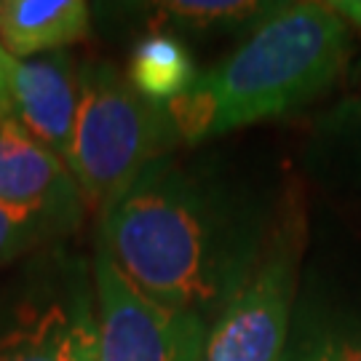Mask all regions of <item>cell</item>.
<instances>
[{"mask_svg":"<svg viewBox=\"0 0 361 361\" xmlns=\"http://www.w3.org/2000/svg\"><path fill=\"white\" fill-rule=\"evenodd\" d=\"M281 209L219 164L169 153L102 209L97 244L145 295L214 324L268 252Z\"/></svg>","mask_w":361,"mask_h":361,"instance_id":"6da1fadb","label":"cell"},{"mask_svg":"<svg viewBox=\"0 0 361 361\" xmlns=\"http://www.w3.org/2000/svg\"><path fill=\"white\" fill-rule=\"evenodd\" d=\"M350 56L348 22L329 3H276L244 43L166 107L180 142L195 145L281 118L322 97Z\"/></svg>","mask_w":361,"mask_h":361,"instance_id":"7a4b0ae2","label":"cell"},{"mask_svg":"<svg viewBox=\"0 0 361 361\" xmlns=\"http://www.w3.org/2000/svg\"><path fill=\"white\" fill-rule=\"evenodd\" d=\"M0 361H99L89 259L54 244L0 271Z\"/></svg>","mask_w":361,"mask_h":361,"instance_id":"3957f363","label":"cell"},{"mask_svg":"<svg viewBox=\"0 0 361 361\" xmlns=\"http://www.w3.org/2000/svg\"><path fill=\"white\" fill-rule=\"evenodd\" d=\"M67 169L83 201L110 207L153 161L180 145L166 107L142 99L110 62H83Z\"/></svg>","mask_w":361,"mask_h":361,"instance_id":"277c9868","label":"cell"},{"mask_svg":"<svg viewBox=\"0 0 361 361\" xmlns=\"http://www.w3.org/2000/svg\"><path fill=\"white\" fill-rule=\"evenodd\" d=\"M305 244L302 214L284 212L259 265L219 313L207 337L204 361H281L289 343L297 271Z\"/></svg>","mask_w":361,"mask_h":361,"instance_id":"5b68a950","label":"cell"},{"mask_svg":"<svg viewBox=\"0 0 361 361\" xmlns=\"http://www.w3.org/2000/svg\"><path fill=\"white\" fill-rule=\"evenodd\" d=\"M99 361H204L212 324L145 295L97 244L91 257Z\"/></svg>","mask_w":361,"mask_h":361,"instance_id":"8992f818","label":"cell"},{"mask_svg":"<svg viewBox=\"0 0 361 361\" xmlns=\"http://www.w3.org/2000/svg\"><path fill=\"white\" fill-rule=\"evenodd\" d=\"M80 65L65 51L16 59L8 86V116L67 164L78 113Z\"/></svg>","mask_w":361,"mask_h":361,"instance_id":"52a82bcc","label":"cell"},{"mask_svg":"<svg viewBox=\"0 0 361 361\" xmlns=\"http://www.w3.org/2000/svg\"><path fill=\"white\" fill-rule=\"evenodd\" d=\"M0 204L78 212L86 204L65 161L11 116H0Z\"/></svg>","mask_w":361,"mask_h":361,"instance_id":"ba28073f","label":"cell"},{"mask_svg":"<svg viewBox=\"0 0 361 361\" xmlns=\"http://www.w3.org/2000/svg\"><path fill=\"white\" fill-rule=\"evenodd\" d=\"M89 35L83 0H0V43L13 59L62 51Z\"/></svg>","mask_w":361,"mask_h":361,"instance_id":"9c48e42d","label":"cell"},{"mask_svg":"<svg viewBox=\"0 0 361 361\" xmlns=\"http://www.w3.org/2000/svg\"><path fill=\"white\" fill-rule=\"evenodd\" d=\"M198 78L195 62L177 35L150 32L145 35L129 56L126 80L142 99L169 107L180 99Z\"/></svg>","mask_w":361,"mask_h":361,"instance_id":"30bf717a","label":"cell"},{"mask_svg":"<svg viewBox=\"0 0 361 361\" xmlns=\"http://www.w3.org/2000/svg\"><path fill=\"white\" fill-rule=\"evenodd\" d=\"M83 219L78 209H25L0 204V271L38 249L62 244Z\"/></svg>","mask_w":361,"mask_h":361,"instance_id":"8fae6325","label":"cell"},{"mask_svg":"<svg viewBox=\"0 0 361 361\" xmlns=\"http://www.w3.org/2000/svg\"><path fill=\"white\" fill-rule=\"evenodd\" d=\"M276 3L255 0H169L158 3L155 11L161 19L182 25L188 30H217V27L257 25L273 11Z\"/></svg>","mask_w":361,"mask_h":361,"instance_id":"7c38bea8","label":"cell"},{"mask_svg":"<svg viewBox=\"0 0 361 361\" xmlns=\"http://www.w3.org/2000/svg\"><path fill=\"white\" fill-rule=\"evenodd\" d=\"M281 361H361V329L353 326H322L297 329L286 343Z\"/></svg>","mask_w":361,"mask_h":361,"instance_id":"4fadbf2b","label":"cell"},{"mask_svg":"<svg viewBox=\"0 0 361 361\" xmlns=\"http://www.w3.org/2000/svg\"><path fill=\"white\" fill-rule=\"evenodd\" d=\"M13 65H16V59L6 51V46L0 43V110H3L6 116H8V86H11Z\"/></svg>","mask_w":361,"mask_h":361,"instance_id":"5bb4252c","label":"cell"},{"mask_svg":"<svg viewBox=\"0 0 361 361\" xmlns=\"http://www.w3.org/2000/svg\"><path fill=\"white\" fill-rule=\"evenodd\" d=\"M329 6H332L345 22L361 27V0H335V3H329Z\"/></svg>","mask_w":361,"mask_h":361,"instance_id":"9a60e30c","label":"cell"},{"mask_svg":"<svg viewBox=\"0 0 361 361\" xmlns=\"http://www.w3.org/2000/svg\"><path fill=\"white\" fill-rule=\"evenodd\" d=\"M348 118H356V121H359V123H361V97H359V99H356V102H353V104H350Z\"/></svg>","mask_w":361,"mask_h":361,"instance_id":"2e32d148","label":"cell"},{"mask_svg":"<svg viewBox=\"0 0 361 361\" xmlns=\"http://www.w3.org/2000/svg\"><path fill=\"white\" fill-rule=\"evenodd\" d=\"M0 116H6V113H3V110H0Z\"/></svg>","mask_w":361,"mask_h":361,"instance_id":"e0dca14e","label":"cell"}]
</instances>
